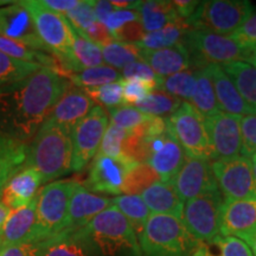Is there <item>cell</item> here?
Here are the masks:
<instances>
[{
	"instance_id": "836d02e7",
	"label": "cell",
	"mask_w": 256,
	"mask_h": 256,
	"mask_svg": "<svg viewBox=\"0 0 256 256\" xmlns=\"http://www.w3.org/2000/svg\"><path fill=\"white\" fill-rule=\"evenodd\" d=\"M191 106L204 118H209L218 113L215 89L206 66L198 69L196 87L191 98Z\"/></svg>"
},
{
	"instance_id": "f35d334b",
	"label": "cell",
	"mask_w": 256,
	"mask_h": 256,
	"mask_svg": "<svg viewBox=\"0 0 256 256\" xmlns=\"http://www.w3.org/2000/svg\"><path fill=\"white\" fill-rule=\"evenodd\" d=\"M182 101L174 96L165 94L164 92L154 90L150 94L145 100L134 106L136 110L142 113L152 115V116H164V115H171L178 110Z\"/></svg>"
},
{
	"instance_id": "4dcf8cb0",
	"label": "cell",
	"mask_w": 256,
	"mask_h": 256,
	"mask_svg": "<svg viewBox=\"0 0 256 256\" xmlns=\"http://www.w3.org/2000/svg\"><path fill=\"white\" fill-rule=\"evenodd\" d=\"M191 256H254V254L243 240L217 235L210 241L198 242Z\"/></svg>"
},
{
	"instance_id": "816d5d0a",
	"label": "cell",
	"mask_w": 256,
	"mask_h": 256,
	"mask_svg": "<svg viewBox=\"0 0 256 256\" xmlns=\"http://www.w3.org/2000/svg\"><path fill=\"white\" fill-rule=\"evenodd\" d=\"M44 241H26L0 249V256H42Z\"/></svg>"
},
{
	"instance_id": "f6af8a7d",
	"label": "cell",
	"mask_w": 256,
	"mask_h": 256,
	"mask_svg": "<svg viewBox=\"0 0 256 256\" xmlns=\"http://www.w3.org/2000/svg\"><path fill=\"white\" fill-rule=\"evenodd\" d=\"M121 86H122L124 104L128 106L138 104L158 88L156 83L139 78L121 80Z\"/></svg>"
},
{
	"instance_id": "b9f144b4",
	"label": "cell",
	"mask_w": 256,
	"mask_h": 256,
	"mask_svg": "<svg viewBox=\"0 0 256 256\" xmlns=\"http://www.w3.org/2000/svg\"><path fill=\"white\" fill-rule=\"evenodd\" d=\"M108 113L110 116V124L126 130H132L152 118V115L142 113V112L136 110L134 106L128 104L112 108L108 110Z\"/></svg>"
},
{
	"instance_id": "9f6ffc18",
	"label": "cell",
	"mask_w": 256,
	"mask_h": 256,
	"mask_svg": "<svg viewBox=\"0 0 256 256\" xmlns=\"http://www.w3.org/2000/svg\"><path fill=\"white\" fill-rule=\"evenodd\" d=\"M172 4L174 6L178 17L183 20H188L194 14L198 5H200V2H196V0H177V2H172Z\"/></svg>"
},
{
	"instance_id": "603a6c76",
	"label": "cell",
	"mask_w": 256,
	"mask_h": 256,
	"mask_svg": "<svg viewBox=\"0 0 256 256\" xmlns=\"http://www.w3.org/2000/svg\"><path fill=\"white\" fill-rule=\"evenodd\" d=\"M206 69L212 81L217 104L220 110L238 116L254 114L222 66L218 64H209L206 66Z\"/></svg>"
},
{
	"instance_id": "9a60e30c",
	"label": "cell",
	"mask_w": 256,
	"mask_h": 256,
	"mask_svg": "<svg viewBox=\"0 0 256 256\" xmlns=\"http://www.w3.org/2000/svg\"><path fill=\"white\" fill-rule=\"evenodd\" d=\"M134 166L136 165L127 160L98 153L82 186L88 191L98 194H122L126 174Z\"/></svg>"
},
{
	"instance_id": "4fadbf2b",
	"label": "cell",
	"mask_w": 256,
	"mask_h": 256,
	"mask_svg": "<svg viewBox=\"0 0 256 256\" xmlns=\"http://www.w3.org/2000/svg\"><path fill=\"white\" fill-rule=\"evenodd\" d=\"M147 162L158 174L160 180L171 183L183 166L186 154L168 130L153 138H142Z\"/></svg>"
},
{
	"instance_id": "d590c367",
	"label": "cell",
	"mask_w": 256,
	"mask_h": 256,
	"mask_svg": "<svg viewBox=\"0 0 256 256\" xmlns=\"http://www.w3.org/2000/svg\"><path fill=\"white\" fill-rule=\"evenodd\" d=\"M112 206H114L128 220L133 226L136 236L142 232L147 220L151 216V211L145 204L142 196L138 194H122L112 200Z\"/></svg>"
},
{
	"instance_id": "ffe728a7",
	"label": "cell",
	"mask_w": 256,
	"mask_h": 256,
	"mask_svg": "<svg viewBox=\"0 0 256 256\" xmlns=\"http://www.w3.org/2000/svg\"><path fill=\"white\" fill-rule=\"evenodd\" d=\"M112 206V200L92 194L81 184L72 192L64 230H81L90 220Z\"/></svg>"
},
{
	"instance_id": "7dc6e473",
	"label": "cell",
	"mask_w": 256,
	"mask_h": 256,
	"mask_svg": "<svg viewBox=\"0 0 256 256\" xmlns=\"http://www.w3.org/2000/svg\"><path fill=\"white\" fill-rule=\"evenodd\" d=\"M241 156L252 158L256 153V114L241 116Z\"/></svg>"
},
{
	"instance_id": "bcb514c9",
	"label": "cell",
	"mask_w": 256,
	"mask_h": 256,
	"mask_svg": "<svg viewBox=\"0 0 256 256\" xmlns=\"http://www.w3.org/2000/svg\"><path fill=\"white\" fill-rule=\"evenodd\" d=\"M128 133H130V130L115 126L113 124H110L98 153L112 156V158L126 160L122 156V146L124 140L128 136Z\"/></svg>"
},
{
	"instance_id": "8d00e7d4",
	"label": "cell",
	"mask_w": 256,
	"mask_h": 256,
	"mask_svg": "<svg viewBox=\"0 0 256 256\" xmlns=\"http://www.w3.org/2000/svg\"><path fill=\"white\" fill-rule=\"evenodd\" d=\"M198 69L191 68L184 70V72L174 74L168 78H162V83L159 84L160 92L165 94L174 96L180 100L191 101L192 94H194V87H196Z\"/></svg>"
},
{
	"instance_id": "ac0fdd59",
	"label": "cell",
	"mask_w": 256,
	"mask_h": 256,
	"mask_svg": "<svg viewBox=\"0 0 256 256\" xmlns=\"http://www.w3.org/2000/svg\"><path fill=\"white\" fill-rule=\"evenodd\" d=\"M94 108V101L78 87H70L54 106L46 122L72 133V128Z\"/></svg>"
},
{
	"instance_id": "44dd1931",
	"label": "cell",
	"mask_w": 256,
	"mask_h": 256,
	"mask_svg": "<svg viewBox=\"0 0 256 256\" xmlns=\"http://www.w3.org/2000/svg\"><path fill=\"white\" fill-rule=\"evenodd\" d=\"M42 184L40 172L34 168H25L10 179L0 191L2 202L11 211L23 209L37 197Z\"/></svg>"
},
{
	"instance_id": "4316f807",
	"label": "cell",
	"mask_w": 256,
	"mask_h": 256,
	"mask_svg": "<svg viewBox=\"0 0 256 256\" xmlns=\"http://www.w3.org/2000/svg\"><path fill=\"white\" fill-rule=\"evenodd\" d=\"M28 145L0 132V191L6 183L25 168Z\"/></svg>"
},
{
	"instance_id": "681fc988",
	"label": "cell",
	"mask_w": 256,
	"mask_h": 256,
	"mask_svg": "<svg viewBox=\"0 0 256 256\" xmlns=\"http://www.w3.org/2000/svg\"><path fill=\"white\" fill-rule=\"evenodd\" d=\"M114 36V40L124 44H132V46H136L140 40L145 36V28H144L142 22L136 20L130 22V23L124 24L112 32Z\"/></svg>"
},
{
	"instance_id": "ba28073f",
	"label": "cell",
	"mask_w": 256,
	"mask_h": 256,
	"mask_svg": "<svg viewBox=\"0 0 256 256\" xmlns=\"http://www.w3.org/2000/svg\"><path fill=\"white\" fill-rule=\"evenodd\" d=\"M166 127L172 136L190 158L212 160L206 118L200 115L188 102H182L174 113L166 118Z\"/></svg>"
},
{
	"instance_id": "6f0895ef",
	"label": "cell",
	"mask_w": 256,
	"mask_h": 256,
	"mask_svg": "<svg viewBox=\"0 0 256 256\" xmlns=\"http://www.w3.org/2000/svg\"><path fill=\"white\" fill-rule=\"evenodd\" d=\"M115 8L112 2H104V0H98V2H94V11H95V17L96 20L100 22V23H104V20L107 19L112 12L115 11Z\"/></svg>"
},
{
	"instance_id": "60d3db41",
	"label": "cell",
	"mask_w": 256,
	"mask_h": 256,
	"mask_svg": "<svg viewBox=\"0 0 256 256\" xmlns=\"http://www.w3.org/2000/svg\"><path fill=\"white\" fill-rule=\"evenodd\" d=\"M40 68L43 66L16 60L0 52V87L26 78L31 74L38 72Z\"/></svg>"
},
{
	"instance_id": "f907efd6",
	"label": "cell",
	"mask_w": 256,
	"mask_h": 256,
	"mask_svg": "<svg viewBox=\"0 0 256 256\" xmlns=\"http://www.w3.org/2000/svg\"><path fill=\"white\" fill-rule=\"evenodd\" d=\"M246 49L256 46V12L249 17L235 34L230 36Z\"/></svg>"
},
{
	"instance_id": "9c48e42d",
	"label": "cell",
	"mask_w": 256,
	"mask_h": 256,
	"mask_svg": "<svg viewBox=\"0 0 256 256\" xmlns=\"http://www.w3.org/2000/svg\"><path fill=\"white\" fill-rule=\"evenodd\" d=\"M34 20L38 36L51 54L57 57L60 70L68 64L72 49V30L63 14L46 8L40 0L22 2Z\"/></svg>"
},
{
	"instance_id": "e0dca14e",
	"label": "cell",
	"mask_w": 256,
	"mask_h": 256,
	"mask_svg": "<svg viewBox=\"0 0 256 256\" xmlns=\"http://www.w3.org/2000/svg\"><path fill=\"white\" fill-rule=\"evenodd\" d=\"M0 36L19 42L34 50L50 52L38 36L34 20L22 2L0 8Z\"/></svg>"
},
{
	"instance_id": "d4e9b609",
	"label": "cell",
	"mask_w": 256,
	"mask_h": 256,
	"mask_svg": "<svg viewBox=\"0 0 256 256\" xmlns=\"http://www.w3.org/2000/svg\"><path fill=\"white\" fill-rule=\"evenodd\" d=\"M36 206L37 197L23 209L11 211L2 228L0 249L30 241L32 230L36 224Z\"/></svg>"
},
{
	"instance_id": "484cf974",
	"label": "cell",
	"mask_w": 256,
	"mask_h": 256,
	"mask_svg": "<svg viewBox=\"0 0 256 256\" xmlns=\"http://www.w3.org/2000/svg\"><path fill=\"white\" fill-rule=\"evenodd\" d=\"M142 198L152 214L174 216L182 220L184 202L171 183L156 182L142 192Z\"/></svg>"
},
{
	"instance_id": "c3c4849f",
	"label": "cell",
	"mask_w": 256,
	"mask_h": 256,
	"mask_svg": "<svg viewBox=\"0 0 256 256\" xmlns=\"http://www.w3.org/2000/svg\"><path fill=\"white\" fill-rule=\"evenodd\" d=\"M121 76H122V80L139 78L144 80V81L154 82L158 84V87L162 81V78H159V76L153 72L151 66H150L146 62H144V60H136V62L128 64V66H126L122 70H121Z\"/></svg>"
},
{
	"instance_id": "277c9868",
	"label": "cell",
	"mask_w": 256,
	"mask_h": 256,
	"mask_svg": "<svg viewBox=\"0 0 256 256\" xmlns=\"http://www.w3.org/2000/svg\"><path fill=\"white\" fill-rule=\"evenodd\" d=\"M84 232L98 255L119 256L128 252L132 256H142L133 226L114 206L94 217Z\"/></svg>"
},
{
	"instance_id": "83f0119b",
	"label": "cell",
	"mask_w": 256,
	"mask_h": 256,
	"mask_svg": "<svg viewBox=\"0 0 256 256\" xmlns=\"http://www.w3.org/2000/svg\"><path fill=\"white\" fill-rule=\"evenodd\" d=\"M70 25V24H69ZM72 30V49L68 64L62 72H78L84 69L102 66L104 57L102 49L92 43L86 37L81 36L74 28Z\"/></svg>"
},
{
	"instance_id": "be15d7a7",
	"label": "cell",
	"mask_w": 256,
	"mask_h": 256,
	"mask_svg": "<svg viewBox=\"0 0 256 256\" xmlns=\"http://www.w3.org/2000/svg\"><path fill=\"white\" fill-rule=\"evenodd\" d=\"M252 171H254V177L256 180V159H252Z\"/></svg>"
},
{
	"instance_id": "e7e4bbea",
	"label": "cell",
	"mask_w": 256,
	"mask_h": 256,
	"mask_svg": "<svg viewBox=\"0 0 256 256\" xmlns=\"http://www.w3.org/2000/svg\"><path fill=\"white\" fill-rule=\"evenodd\" d=\"M252 159H256V153H255V154H254V156H252Z\"/></svg>"
},
{
	"instance_id": "94428289",
	"label": "cell",
	"mask_w": 256,
	"mask_h": 256,
	"mask_svg": "<svg viewBox=\"0 0 256 256\" xmlns=\"http://www.w3.org/2000/svg\"><path fill=\"white\" fill-rule=\"evenodd\" d=\"M244 62H247L249 64H252V66H256V46L250 48V49H247Z\"/></svg>"
},
{
	"instance_id": "db71d44e",
	"label": "cell",
	"mask_w": 256,
	"mask_h": 256,
	"mask_svg": "<svg viewBox=\"0 0 256 256\" xmlns=\"http://www.w3.org/2000/svg\"><path fill=\"white\" fill-rule=\"evenodd\" d=\"M140 20V14L136 10H115L104 20V25L113 32L130 22Z\"/></svg>"
},
{
	"instance_id": "6125c7cd",
	"label": "cell",
	"mask_w": 256,
	"mask_h": 256,
	"mask_svg": "<svg viewBox=\"0 0 256 256\" xmlns=\"http://www.w3.org/2000/svg\"><path fill=\"white\" fill-rule=\"evenodd\" d=\"M242 240L247 243L248 247L252 249V254H254V256H256V234L250 236H246V238H243Z\"/></svg>"
},
{
	"instance_id": "2e32d148",
	"label": "cell",
	"mask_w": 256,
	"mask_h": 256,
	"mask_svg": "<svg viewBox=\"0 0 256 256\" xmlns=\"http://www.w3.org/2000/svg\"><path fill=\"white\" fill-rule=\"evenodd\" d=\"M171 184L184 203L208 192L218 190L210 160L190 156H186Z\"/></svg>"
},
{
	"instance_id": "1f68e13d",
	"label": "cell",
	"mask_w": 256,
	"mask_h": 256,
	"mask_svg": "<svg viewBox=\"0 0 256 256\" xmlns=\"http://www.w3.org/2000/svg\"><path fill=\"white\" fill-rule=\"evenodd\" d=\"M188 30H190V28L185 23V20L180 19L176 23L168 25L162 30L147 32L142 40L136 44V46L142 51L168 49V48L174 46L180 43Z\"/></svg>"
},
{
	"instance_id": "6da1fadb",
	"label": "cell",
	"mask_w": 256,
	"mask_h": 256,
	"mask_svg": "<svg viewBox=\"0 0 256 256\" xmlns=\"http://www.w3.org/2000/svg\"><path fill=\"white\" fill-rule=\"evenodd\" d=\"M70 87L62 70L46 66L0 87V132L28 144Z\"/></svg>"
},
{
	"instance_id": "7a4b0ae2",
	"label": "cell",
	"mask_w": 256,
	"mask_h": 256,
	"mask_svg": "<svg viewBox=\"0 0 256 256\" xmlns=\"http://www.w3.org/2000/svg\"><path fill=\"white\" fill-rule=\"evenodd\" d=\"M72 136L63 128L44 122L28 144L25 168H34L46 184L72 171Z\"/></svg>"
},
{
	"instance_id": "8992f818",
	"label": "cell",
	"mask_w": 256,
	"mask_h": 256,
	"mask_svg": "<svg viewBox=\"0 0 256 256\" xmlns=\"http://www.w3.org/2000/svg\"><path fill=\"white\" fill-rule=\"evenodd\" d=\"M182 44L188 51L191 66L202 69L209 64H228L243 60L247 49L232 37L222 36L206 28H190L184 34Z\"/></svg>"
},
{
	"instance_id": "5bb4252c",
	"label": "cell",
	"mask_w": 256,
	"mask_h": 256,
	"mask_svg": "<svg viewBox=\"0 0 256 256\" xmlns=\"http://www.w3.org/2000/svg\"><path fill=\"white\" fill-rule=\"evenodd\" d=\"M214 160L238 156L242 148L241 116L218 112L206 118Z\"/></svg>"
},
{
	"instance_id": "f5cc1de1",
	"label": "cell",
	"mask_w": 256,
	"mask_h": 256,
	"mask_svg": "<svg viewBox=\"0 0 256 256\" xmlns=\"http://www.w3.org/2000/svg\"><path fill=\"white\" fill-rule=\"evenodd\" d=\"M81 36L86 37L92 43L96 44V46H98L100 48L108 46V44H110L112 42L115 40L113 34L110 31V28L106 26L104 23H100L98 20L94 24H92Z\"/></svg>"
},
{
	"instance_id": "e575fe53",
	"label": "cell",
	"mask_w": 256,
	"mask_h": 256,
	"mask_svg": "<svg viewBox=\"0 0 256 256\" xmlns=\"http://www.w3.org/2000/svg\"><path fill=\"white\" fill-rule=\"evenodd\" d=\"M70 83H74L76 87L88 89L101 87L113 82H119L122 76L119 70L112 68L110 66H98L94 68L84 69L78 72H62Z\"/></svg>"
},
{
	"instance_id": "91938a15",
	"label": "cell",
	"mask_w": 256,
	"mask_h": 256,
	"mask_svg": "<svg viewBox=\"0 0 256 256\" xmlns=\"http://www.w3.org/2000/svg\"><path fill=\"white\" fill-rule=\"evenodd\" d=\"M10 214H11V210L4 206V203L2 202V197H0V238H2V228H4V224Z\"/></svg>"
},
{
	"instance_id": "d6a6232c",
	"label": "cell",
	"mask_w": 256,
	"mask_h": 256,
	"mask_svg": "<svg viewBox=\"0 0 256 256\" xmlns=\"http://www.w3.org/2000/svg\"><path fill=\"white\" fill-rule=\"evenodd\" d=\"M0 52L11 57L16 60H20L24 63L36 64V66H46V68L60 69L56 57L51 56L48 52L34 50L19 42L8 40V38L0 36Z\"/></svg>"
},
{
	"instance_id": "7c38bea8",
	"label": "cell",
	"mask_w": 256,
	"mask_h": 256,
	"mask_svg": "<svg viewBox=\"0 0 256 256\" xmlns=\"http://www.w3.org/2000/svg\"><path fill=\"white\" fill-rule=\"evenodd\" d=\"M108 126L110 119L107 112L101 106H94L90 113L72 128L70 133L72 142V171H82L95 158Z\"/></svg>"
},
{
	"instance_id": "52a82bcc",
	"label": "cell",
	"mask_w": 256,
	"mask_h": 256,
	"mask_svg": "<svg viewBox=\"0 0 256 256\" xmlns=\"http://www.w3.org/2000/svg\"><path fill=\"white\" fill-rule=\"evenodd\" d=\"M254 14L247 0H209L200 5L185 23L190 28H206L230 37Z\"/></svg>"
},
{
	"instance_id": "74e56055",
	"label": "cell",
	"mask_w": 256,
	"mask_h": 256,
	"mask_svg": "<svg viewBox=\"0 0 256 256\" xmlns=\"http://www.w3.org/2000/svg\"><path fill=\"white\" fill-rule=\"evenodd\" d=\"M102 49V57L108 66L114 69L122 70L128 64L142 60V51L136 46L124 44L114 40Z\"/></svg>"
},
{
	"instance_id": "5b68a950",
	"label": "cell",
	"mask_w": 256,
	"mask_h": 256,
	"mask_svg": "<svg viewBox=\"0 0 256 256\" xmlns=\"http://www.w3.org/2000/svg\"><path fill=\"white\" fill-rule=\"evenodd\" d=\"M76 179H62L44 185L37 194L36 224L30 241H46L64 229Z\"/></svg>"
},
{
	"instance_id": "11a10c76",
	"label": "cell",
	"mask_w": 256,
	"mask_h": 256,
	"mask_svg": "<svg viewBox=\"0 0 256 256\" xmlns=\"http://www.w3.org/2000/svg\"><path fill=\"white\" fill-rule=\"evenodd\" d=\"M81 0H40V2L46 8L60 14H66L80 4Z\"/></svg>"
},
{
	"instance_id": "d6986e66",
	"label": "cell",
	"mask_w": 256,
	"mask_h": 256,
	"mask_svg": "<svg viewBox=\"0 0 256 256\" xmlns=\"http://www.w3.org/2000/svg\"><path fill=\"white\" fill-rule=\"evenodd\" d=\"M220 232L223 236L243 238L256 234V197L247 200H224Z\"/></svg>"
},
{
	"instance_id": "7bdbcfd3",
	"label": "cell",
	"mask_w": 256,
	"mask_h": 256,
	"mask_svg": "<svg viewBox=\"0 0 256 256\" xmlns=\"http://www.w3.org/2000/svg\"><path fill=\"white\" fill-rule=\"evenodd\" d=\"M83 90L87 92L92 101L98 102L104 107H107L108 110L124 104L121 81L101 86V87L83 89Z\"/></svg>"
},
{
	"instance_id": "ab89813d",
	"label": "cell",
	"mask_w": 256,
	"mask_h": 256,
	"mask_svg": "<svg viewBox=\"0 0 256 256\" xmlns=\"http://www.w3.org/2000/svg\"><path fill=\"white\" fill-rule=\"evenodd\" d=\"M156 182H160L158 174L148 164H138L130 168L124 178L122 194H142Z\"/></svg>"
},
{
	"instance_id": "3957f363",
	"label": "cell",
	"mask_w": 256,
	"mask_h": 256,
	"mask_svg": "<svg viewBox=\"0 0 256 256\" xmlns=\"http://www.w3.org/2000/svg\"><path fill=\"white\" fill-rule=\"evenodd\" d=\"M198 242L180 218L152 214L139 235L142 256H191Z\"/></svg>"
},
{
	"instance_id": "cb8c5ba5",
	"label": "cell",
	"mask_w": 256,
	"mask_h": 256,
	"mask_svg": "<svg viewBox=\"0 0 256 256\" xmlns=\"http://www.w3.org/2000/svg\"><path fill=\"white\" fill-rule=\"evenodd\" d=\"M140 51H142V60L151 66L159 78H168L174 74L184 72L188 69V66L191 68L188 51L182 43L168 49Z\"/></svg>"
},
{
	"instance_id": "30bf717a",
	"label": "cell",
	"mask_w": 256,
	"mask_h": 256,
	"mask_svg": "<svg viewBox=\"0 0 256 256\" xmlns=\"http://www.w3.org/2000/svg\"><path fill=\"white\" fill-rule=\"evenodd\" d=\"M223 203L220 190L185 202L182 222L197 242L210 241L220 232Z\"/></svg>"
},
{
	"instance_id": "680465c9",
	"label": "cell",
	"mask_w": 256,
	"mask_h": 256,
	"mask_svg": "<svg viewBox=\"0 0 256 256\" xmlns=\"http://www.w3.org/2000/svg\"><path fill=\"white\" fill-rule=\"evenodd\" d=\"M140 2H134V0H124V2L114 0V2H112V4L116 10H136L139 8Z\"/></svg>"
},
{
	"instance_id": "8fae6325",
	"label": "cell",
	"mask_w": 256,
	"mask_h": 256,
	"mask_svg": "<svg viewBox=\"0 0 256 256\" xmlns=\"http://www.w3.org/2000/svg\"><path fill=\"white\" fill-rule=\"evenodd\" d=\"M217 186L224 200H238L256 197V180L252 158L235 156L211 162Z\"/></svg>"
},
{
	"instance_id": "7402d4cb",
	"label": "cell",
	"mask_w": 256,
	"mask_h": 256,
	"mask_svg": "<svg viewBox=\"0 0 256 256\" xmlns=\"http://www.w3.org/2000/svg\"><path fill=\"white\" fill-rule=\"evenodd\" d=\"M42 256H98L84 228L64 230L43 242Z\"/></svg>"
},
{
	"instance_id": "f1b7e54d",
	"label": "cell",
	"mask_w": 256,
	"mask_h": 256,
	"mask_svg": "<svg viewBox=\"0 0 256 256\" xmlns=\"http://www.w3.org/2000/svg\"><path fill=\"white\" fill-rule=\"evenodd\" d=\"M136 11L139 12L140 22L147 32L162 30L168 25L180 20L172 2L147 0L140 2Z\"/></svg>"
},
{
	"instance_id": "ee69618b",
	"label": "cell",
	"mask_w": 256,
	"mask_h": 256,
	"mask_svg": "<svg viewBox=\"0 0 256 256\" xmlns=\"http://www.w3.org/2000/svg\"><path fill=\"white\" fill-rule=\"evenodd\" d=\"M68 23L78 34H83L84 31L96 22L94 11V0H81L80 4L64 14Z\"/></svg>"
},
{
	"instance_id": "f546056e",
	"label": "cell",
	"mask_w": 256,
	"mask_h": 256,
	"mask_svg": "<svg viewBox=\"0 0 256 256\" xmlns=\"http://www.w3.org/2000/svg\"><path fill=\"white\" fill-rule=\"evenodd\" d=\"M222 69L238 88L246 104L256 114V66L243 60L223 64Z\"/></svg>"
}]
</instances>
